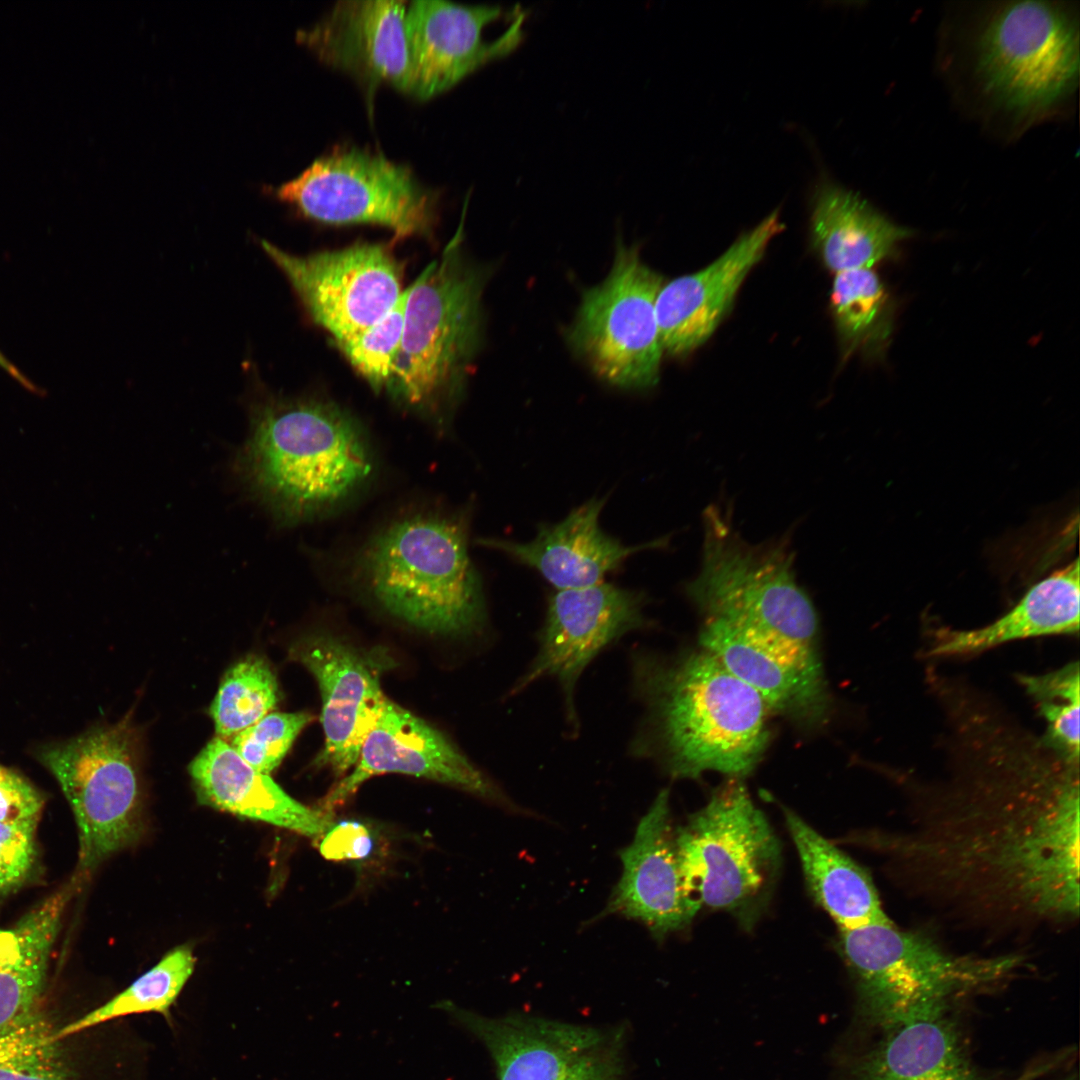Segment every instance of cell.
<instances>
[{"label":"cell","mask_w":1080,"mask_h":1080,"mask_svg":"<svg viewBox=\"0 0 1080 1080\" xmlns=\"http://www.w3.org/2000/svg\"><path fill=\"white\" fill-rule=\"evenodd\" d=\"M956 732L955 774L934 808L913 832L888 840L896 864L974 921L1076 920L1079 763L1006 722Z\"/></svg>","instance_id":"1"},{"label":"cell","mask_w":1080,"mask_h":1080,"mask_svg":"<svg viewBox=\"0 0 1080 1080\" xmlns=\"http://www.w3.org/2000/svg\"><path fill=\"white\" fill-rule=\"evenodd\" d=\"M235 467L280 523L298 524L352 501L371 482L376 461L360 423L337 404L262 395L250 406Z\"/></svg>","instance_id":"2"},{"label":"cell","mask_w":1080,"mask_h":1080,"mask_svg":"<svg viewBox=\"0 0 1080 1080\" xmlns=\"http://www.w3.org/2000/svg\"><path fill=\"white\" fill-rule=\"evenodd\" d=\"M635 683L647 705L649 741L675 778L716 771L741 779L760 762L770 733V712L758 693L707 651L673 663L635 662Z\"/></svg>","instance_id":"3"},{"label":"cell","mask_w":1080,"mask_h":1080,"mask_svg":"<svg viewBox=\"0 0 1080 1080\" xmlns=\"http://www.w3.org/2000/svg\"><path fill=\"white\" fill-rule=\"evenodd\" d=\"M353 568L382 608L419 629L465 635L483 625L482 584L462 518L439 512L398 517L363 544Z\"/></svg>","instance_id":"4"},{"label":"cell","mask_w":1080,"mask_h":1080,"mask_svg":"<svg viewBox=\"0 0 1080 1080\" xmlns=\"http://www.w3.org/2000/svg\"><path fill=\"white\" fill-rule=\"evenodd\" d=\"M461 231L408 287L388 391L438 423L457 400L480 338L482 280L464 261Z\"/></svg>","instance_id":"5"},{"label":"cell","mask_w":1080,"mask_h":1080,"mask_svg":"<svg viewBox=\"0 0 1080 1080\" xmlns=\"http://www.w3.org/2000/svg\"><path fill=\"white\" fill-rule=\"evenodd\" d=\"M839 947L856 983L863 1015L882 1030L906 1019L947 1011L951 1000L993 985L1021 956L961 955L927 934L891 920L840 929Z\"/></svg>","instance_id":"6"},{"label":"cell","mask_w":1080,"mask_h":1080,"mask_svg":"<svg viewBox=\"0 0 1080 1080\" xmlns=\"http://www.w3.org/2000/svg\"><path fill=\"white\" fill-rule=\"evenodd\" d=\"M784 539L753 544L734 528L728 510L704 512L700 571L686 593L705 619L772 630L815 645L818 617L798 584Z\"/></svg>","instance_id":"7"},{"label":"cell","mask_w":1080,"mask_h":1080,"mask_svg":"<svg viewBox=\"0 0 1080 1080\" xmlns=\"http://www.w3.org/2000/svg\"><path fill=\"white\" fill-rule=\"evenodd\" d=\"M975 71L983 91L1000 108L1024 119L1047 115L1078 84L1076 19L1056 2L1001 4L980 27Z\"/></svg>","instance_id":"8"},{"label":"cell","mask_w":1080,"mask_h":1080,"mask_svg":"<svg viewBox=\"0 0 1080 1080\" xmlns=\"http://www.w3.org/2000/svg\"><path fill=\"white\" fill-rule=\"evenodd\" d=\"M138 747L127 716L37 751L74 815L79 845L73 876L80 884L142 833Z\"/></svg>","instance_id":"9"},{"label":"cell","mask_w":1080,"mask_h":1080,"mask_svg":"<svg viewBox=\"0 0 1080 1080\" xmlns=\"http://www.w3.org/2000/svg\"><path fill=\"white\" fill-rule=\"evenodd\" d=\"M686 886L700 908L751 921L774 883L779 842L740 779L718 788L675 830Z\"/></svg>","instance_id":"10"},{"label":"cell","mask_w":1080,"mask_h":1080,"mask_svg":"<svg viewBox=\"0 0 1080 1080\" xmlns=\"http://www.w3.org/2000/svg\"><path fill=\"white\" fill-rule=\"evenodd\" d=\"M274 193L313 220L380 225L399 237L428 235L435 221L436 197L409 168L359 148L316 159Z\"/></svg>","instance_id":"11"},{"label":"cell","mask_w":1080,"mask_h":1080,"mask_svg":"<svg viewBox=\"0 0 1080 1080\" xmlns=\"http://www.w3.org/2000/svg\"><path fill=\"white\" fill-rule=\"evenodd\" d=\"M662 284L636 248L621 244L607 278L583 295L570 339L609 384L625 389L657 384L664 351L656 317Z\"/></svg>","instance_id":"12"},{"label":"cell","mask_w":1080,"mask_h":1080,"mask_svg":"<svg viewBox=\"0 0 1080 1080\" xmlns=\"http://www.w3.org/2000/svg\"><path fill=\"white\" fill-rule=\"evenodd\" d=\"M261 247L283 272L306 311L336 343L368 328L400 299L402 270L383 244L295 255L266 240Z\"/></svg>","instance_id":"13"},{"label":"cell","mask_w":1080,"mask_h":1080,"mask_svg":"<svg viewBox=\"0 0 1080 1080\" xmlns=\"http://www.w3.org/2000/svg\"><path fill=\"white\" fill-rule=\"evenodd\" d=\"M485 1045L498 1080H624L621 1050L607 1031L545 1018L485 1017L439 1005Z\"/></svg>","instance_id":"14"},{"label":"cell","mask_w":1080,"mask_h":1080,"mask_svg":"<svg viewBox=\"0 0 1080 1080\" xmlns=\"http://www.w3.org/2000/svg\"><path fill=\"white\" fill-rule=\"evenodd\" d=\"M701 649L754 689L770 712L800 725L826 719L830 695L815 645L755 626L705 619Z\"/></svg>","instance_id":"15"},{"label":"cell","mask_w":1080,"mask_h":1080,"mask_svg":"<svg viewBox=\"0 0 1080 1080\" xmlns=\"http://www.w3.org/2000/svg\"><path fill=\"white\" fill-rule=\"evenodd\" d=\"M640 592L606 583L558 590L548 601L539 649L512 695L541 678L556 679L571 721L574 690L588 664L608 645L648 623Z\"/></svg>","instance_id":"16"},{"label":"cell","mask_w":1080,"mask_h":1080,"mask_svg":"<svg viewBox=\"0 0 1080 1080\" xmlns=\"http://www.w3.org/2000/svg\"><path fill=\"white\" fill-rule=\"evenodd\" d=\"M318 683L322 698L324 746L315 759L340 776L358 760L387 698L381 675L393 660L384 650L362 651L328 635H312L290 649Z\"/></svg>","instance_id":"17"},{"label":"cell","mask_w":1080,"mask_h":1080,"mask_svg":"<svg viewBox=\"0 0 1080 1080\" xmlns=\"http://www.w3.org/2000/svg\"><path fill=\"white\" fill-rule=\"evenodd\" d=\"M502 14L496 5L411 2L405 15L410 59L407 93L419 99L433 97L482 65L512 53L524 37L525 12L519 6L504 33L491 42L482 38L484 28Z\"/></svg>","instance_id":"18"},{"label":"cell","mask_w":1080,"mask_h":1080,"mask_svg":"<svg viewBox=\"0 0 1080 1080\" xmlns=\"http://www.w3.org/2000/svg\"><path fill=\"white\" fill-rule=\"evenodd\" d=\"M400 773L453 785L480 797L504 801L500 791L441 732L387 698L365 738L354 770L321 802L330 814L372 776Z\"/></svg>","instance_id":"19"},{"label":"cell","mask_w":1080,"mask_h":1080,"mask_svg":"<svg viewBox=\"0 0 1080 1080\" xmlns=\"http://www.w3.org/2000/svg\"><path fill=\"white\" fill-rule=\"evenodd\" d=\"M620 859L622 876L601 916L637 920L657 939L688 927L701 908L681 870L668 789L659 792Z\"/></svg>","instance_id":"20"},{"label":"cell","mask_w":1080,"mask_h":1080,"mask_svg":"<svg viewBox=\"0 0 1080 1080\" xmlns=\"http://www.w3.org/2000/svg\"><path fill=\"white\" fill-rule=\"evenodd\" d=\"M783 229L774 210L704 269L662 284L656 317L664 351L684 355L710 338L751 269Z\"/></svg>","instance_id":"21"},{"label":"cell","mask_w":1080,"mask_h":1080,"mask_svg":"<svg viewBox=\"0 0 1080 1080\" xmlns=\"http://www.w3.org/2000/svg\"><path fill=\"white\" fill-rule=\"evenodd\" d=\"M403 1H339L297 33L322 62L355 78L367 92L381 83L408 91L410 59Z\"/></svg>","instance_id":"22"},{"label":"cell","mask_w":1080,"mask_h":1080,"mask_svg":"<svg viewBox=\"0 0 1080 1080\" xmlns=\"http://www.w3.org/2000/svg\"><path fill=\"white\" fill-rule=\"evenodd\" d=\"M605 501L606 498L589 500L561 522L541 526L536 537L527 543L492 538L477 542L535 568L557 590L597 585L632 554L665 544L664 540H656L624 546L604 533L599 516Z\"/></svg>","instance_id":"23"},{"label":"cell","mask_w":1080,"mask_h":1080,"mask_svg":"<svg viewBox=\"0 0 1080 1080\" xmlns=\"http://www.w3.org/2000/svg\"><path fill=\"white\" fill-rule=\"evenodd\" d=\"M201 803L234 815L319 839L331 816L290 797L268 774L245 762L227 740L214 737L189 765Z\"/></svg>","instance_id":"24"},{"label":"cell","mask_w":1080,"mask_h":1080,"mask_svg":"<svg viewBox=\"0 0 1080 1080\" xmlns=\"http://www.w3.org/2000/svg\"><path fill=\"white\" fill-rule=\"evenodd\" d=\"M79 887L72 876L13 925L0 929V1033L43 1010L52 952Z\"/></svg>","instance_id":"25"},{"label":"cell","mask_w":1080,"mask_h":1080,"mask_svg":"<svg viewBox=\"0 0 1080 1080\" xmlns=\"http://www.w3.org/2000/svg\"><path fill=\"white\" fill-rule=\"evenodd\" d=\"M1079 560L1037 582L1017 604L980 628L933 631L927 657L968 656L999 645L1051 635H1074L1080 625Z\"/></svg>","instance_id":"26"},{"label":"cell","mask_w":1080,"mask_h":1080,"mask_svg":"<svg viewBox=\"0 0 1080 1080\" xmlns=\"http://www.w3.org/2000/svg\"><path fill=\"white\" fill-rule=\"evenodd\" d=\"M811 240L825 266L835 274L871 269L895 257L898 244L912 230L891 222L865 199L827 178L813 191Z\"/></svg>","instance_id":"27"},{"label":"cell","mask_w":1080,"mask_h":1080,"mask_svg":"<svg viewBox=\"0 0 1080 1080\" xmlns=\"http://www.w3.org/2000/svg\"><path fill=\"white\" fill-rule=\"evenodd\" d=\"M946 1012L915 1016L883 1030L857 1064L859 1080H978Z\"/></svg>","instance_id":"28"},{"label":"cell","mask_w":1080,"mask_h":1080,"mask_svg":"<svg viewBox=\"0 0 1080 1080\" xmlns=\"http://www.w3.org/2000/svg\"><path fill=\"white\" fill-rule=\"evenodd\" d=\"M785 819L809 891L839 929L889 921L868 872L794 812Z\"/></svg>","instance_id":"29"},{"label":"cell","mask_w":1080,"mask_h":1080,"mask_svg":"<svg viewBox=\"0 0 1080 1080\" xmlns=\"http://www.w3.org/2000/svg\"><path fill=\"white\" fill-rule=\"evenodd\" d=\"M830 304L843 353L881 359L894 327V304L872 269L835 274Z\"/></svg>","instance_id":"30"},{"label":"cell","mask_w":1080,"mask_h":1080,"mask_svg":"<svg viewBox=\"0 0 1080 1080\" xmlns=\"http://www.w3.org/2000/svg\"><path fill=\"white\" fill-rule=\"evenodd\" d=\"M194 966L195 957L190 946L174 948L110 1000L74 1021L59 1026L56 1036L67 1039L101 1023L148 1012L161 1014L170 1022L171 1008L191 977Z\"/></svg>","instance_id":"31"},{"label":"cell","mask_w":1080,"mask_h":1080,"mask_svg":"<svg viewBox=\"0 0 1080 1080\" xmlns=\"http://www.w3.org/2000/svg\"><path fill=\"white\" fill-rule=\"evenodd\" d=\"M44 1010L0 1033V1080H79Z\"/></svg>","instance_id":"32"},{"label":"cell","mask_w":1080,"mask_h":1080,"mask_svg":"<svg viewBox=\"0 0 1080 1080\" xmlns=\"http://www.w3.org/2000/svg\"><path fill=\"white\" fill-rule=\"evenodd\" d=\"M280 693L270 665L259 656H248L224 675L210 706L217 737L229 740L269 714Z\"/></svg>","instance_id":"33"},{"label":"cell","mask_w":1080,"mask_h":1080,"mask_svg":"<svg viewBox=\"0 0 1080 1080\" xmlns=\"http://www.w3.org/2000/svg\"><path fill=\"white\" fill-rule=\"evenodd\" d=\"M1017 681L1046 723L1041 742L1061 757L1079 762L1078 661L1044 674H1018Z\"/></svg>","instance_id":"34"},{"label":"cell","mask_w":1080,"mask_h":1080,"mask_svg":"<svg viewBox=\"0 0 1080 1080\" xmlns=\"http://www.w3.org/2000/svg\"><path fill=\"white\" fill-rule=\"evenodd\" d=\"M408 287L377 322L337 343L351 366L375 390H387L400 348Z\"/></svg>","instance_id":"35"},{"label":"cell","mask_w":1080,"mask_h":1080,"mask_svg":"<svg viewBox=\"0 0 1080 1080\" xmlns=\"http://www.w3.org/2000/svg\"><path fill=\"white\" fill-rule=\"evenodd\" d=\"M312 719L306 712H270L227 741L245 762L269 775Z\"/></svg>","instance_id":"36"},{"label":"cell","mask_w":1080,"mask_h":1080,"mask_svg":"<svg viewBox=\"0 0 1080 1080\" xmlns=\"http://www.w3.org/2000/svg\"><path fill=\"white\" fill-rule=\"evenodd\" d=\"M35 827L0 822V896L21 888L38 859Z\"/></svg>","instance_id":"37"},{"label":"cell","mask_w":1080,"mask_h":1080,"mask_svg":"<svg viewBox=\"0 0 1080 1080\" xmlns=\"http://www.w3.org/2000/svg\"><path fill=\"white\" fill-rule=\"evenodd\" d=\"M41 792L25 777L0 764V822L37 828L44 808Z\"/></svg>","instance_id":"38"},{"label":"cell","mask_w":1080,"mask_h":1080,"mask_svg":"<svg viewBox=\"0 0 1080 1080\" xmlns=\"http://www.w3.org/2000/svg\"><path fill=\"white\" fill-rule=\"evenodd\" d=\"M373 836L368 826L344 820L333 823L321 837L322 856L329 860H362L373 850Z\"/></svg>","instance_id":"39"},{"label":"cell","mask_w":1080,"mask_h":1080,"mask_svg":"<svg viewBox=\"0 0 1080 1080\" xmlns=\"http://www.w3.org/2000/svg\"><path fill=\"white\" fill-rule=\"evenodd\" d=\"M0 368L5 371L10 377L17 381L27 391L42 396L44 391L34 384L23 372H21L17 366H15L9 358L0 349Z\"/></svg>","instance_id":"40"}]
</instances>
